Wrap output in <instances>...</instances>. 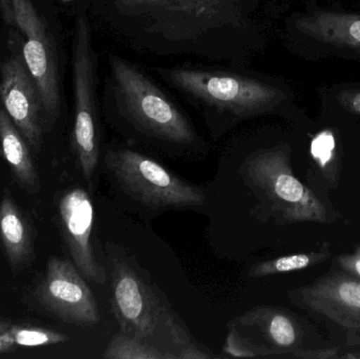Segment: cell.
<instances>
[{
  "label": "cell",
  "mask_w": 360,
  "mask_h": 359,
  "mask_svg": "<svg viewBox=\"0 0 360 359\" xmlns=\"http://www.w3.org/2000/svg\"><path fill=\"white\" fill-rule=\"evenodd\" d=\"M99 25L122 46L151 56H195L248 65L266 40L259 0H91Z\"/></svg>",
  "instance_id": "cell-1"
},
{
  "label": "cell",
  "mask_w": 360,
  "mask_h": 359,
  "mask_svg": "<svg viewBox=\"0 0 360 359\" xmlns=\"http://www.w3.org/2000/svg\"><path fill=\"white\" fill-rule=\"evenodd\" d=\"M152 72L201 114L214 134L254 118L295 111L289 84L248 65L186 63Z\"/></svg>",
  "instance_id": "cell-2"
},
{
  "label": "cell",
  "mask_w": 360,
  "mask_h": 359,
  "mask_svg": "<svg viewBox=\"0 0 360 359\" xmlns=\"http://www.w3.org/2000/svg\"><path fill=\"white\" fill-rule=\"evenodd\" d=\"M101 111L122 134L158 145H198L188 114L143 67L115 53L108 54Z\"/></svg>",
  "instance_id": "cell-3"
},
{
  "label": "cell",
  "mask_w": 360,
  "mask_h": 359,
  "mask_svg": "<svg viewBox=\"0 0 360 359\" xmlns=\"http://www.w3.org/2000/svg\"><path fill=\"white\" fill-rule=\"evenodd\" d=\"M287 143L257 150L248 156L243 176L278 223H332L331 207L292 171Z\"/></svg>",
  "instance_id": "cell-4"
},
{
  "label": "cell",
  "mask_w": 360,
  "mask_h": 359,
  "mask_svg": "<svg viewBox=\"0 0 360 359\" xmlns=\"http://www.w3.org/2000/svg\"><path fill=\"white\" fill-rule=\"evenodd\" d=\"M74 118L72 145L80 169L90 183L101 154V97L98 95V55L93 44L88 11L76 15L72 41Z\"/></svg>",
  "instance_id": "cell-5"
},
{
  "label": "cell",
  "mask_w": 360,
  "mask_h": 359,
  "mask_svg": "<svg viewBox=\"0 0 360 359\" xmlns=\"http://www.w3.org/2000/svg\"><path fill=\"white\" fill-rule=\"evenodd\" d=\"M105 162L122 188L149 208H196L205 204L200 188L182 181L141 152L110 149Z\"/></svg>",
  "instance_id": "cell-6"
},
{
  "label": "cell",
  "mask_w": 360,
  "mask_h": 359,
  "mask_svg": "<svg viewBox=\"0 0 360 359\" xmlns=\"http://www.w3.org/2000/svg\"><path fill=\"white\" fill-rule=\"evenodd\" d=\"M285 34L290 50L304 58L360 59V15L308 8L287 18Z\"/></svg>",
  "instance_id": "cell-7"
},
{
  "label": "cell",
  "mask_w": 360,
  "mask_h": 359,
  "mask_svg": "<svg viewBox=\"0 0 360 359\" xmlns=\"http://www.w3.org/2000/svg\"><path fill=\"white\" fill-rule=\"evenodd\" d=\"M15 25L25 36L23 58L39 93L42 109L56 119L63 107L60 70L54 42L31 0H12Z\"/></svg>",
  "instance_id": "cell-8"
},
{
  "label": "cell",
  "mask_w": 360,
  "mask_h": 359,
  "mask_svg": "<svg viewBox=\"0 0 360 359\" xmlns=\"http://www.w3.org/2000/svg\"><path fill=\"white\" fill-rule=\"evenodd\" d=\"M111 307L124 334L147 341L169 315L153 291L126 261L112 267Z\"/></svg>",
  "instance_id": "cell-9"
},
{
  "label": "cell",
  "mask_w": 360,
  "mask_h": 359,
  "mask_svg": "<svg viewBox=\"0 0 360 359\" xmlns=\"http://www.w3.org/2000/svg\"><path fill=\"white\" fill-rule=\"evenodd\" d=\"M39 303L68 324L93 327L101 320L96 299L78 269L65 259L52 257L37 289Z\"/></svg>",
  "instance_id": "cell-10"
},
{
  "label": "cell",
  "mask_w": 360,
  "mask_h": 359,
  "mask_svg": "<svg viewBox=\"0 0 360 359\" xmlns=\"http://www.w3.org/2000/svg\"><path fill=\"white\" fill-rule=\"evenodd\" d=\"M292 303L338 326L360 330V280L338 271L290 291Z\"/></svg>",
  "instance_id": "cell-11"
},
{
  "label": "cell",
  "mask_w": 360,
  "mask_h": 359,
  "mask_svg": "<svg viewBox=\"0 0 360 359\" xmlns=\"http://www.w3.org/2000/svg\"><path fill=\"white\" fill-rule=\"evenodd\" d=\"M59 215L63 236L75 267L82 275L95 284H105L107 276L93 251L94 206L86 190L74 188L59 200Z\"/></svg>",
  "instance_id": "cell-12"
},
{
  "label": "cell",
  "mask_w": 360,
  "mask_h": 359,
  "mask_svg": "<svg viewBox=\"0 0 360 359\" xmlns=\"http://www.w3.org/2000/svg\"><path fill=\"white\" fill-rule=\"evenodd\" d=\"M0 98L13 124L32 147H40L42 105L33 78L25 61L19 56L8 58L1 65Z\"/></svg>",
  "instance_id": "cell-13"
},
{
  "label": "cell",
  "mask_w": 360,
  "mask_h": 359,
  "mask_svg": "<svg viewBox=\"0 0 360 359\" xmlns=\"http://www.w3.org/2000/svg\"><path fill=\"white\" fill-rule=\"evenodd\" d=\"M235 322L245 328H256L264 337L266 348L278 355L291 354L300 350L302 331L292 314L281 308L260 306L238 316Z\"/></svg>",
  "instance_id": "cell-14"
},
{
  "label": "cell",
  "mask_w": 360,
  "mask_h": 359,
  "mask_svg": "<svg viewBox=\"0 0 360 359\" xmlns=\"http://www.w3.org/2000/svg\"><path fill=\"white\" fill-rule=\"evenodd\" d=\"M0 240L14 271L29 263L33 253L31 232L8 192L4 194L0 202Z\"/></svg>",
  "instance_id": "cell-15"
},
{
  "label": "cell",
  "mask_w": 360,
  "mask_h": 359,
  "mask_svg": "<svg viewBox=\"0 0 360 359\" xmlns=\"http://www.w3.org/2000/svg\"><path fill=\"white\" fill-rule=\"evenodd\" d=\"M25 141V137L8 117L6 110L0 109V145L2 155L19 185L30 193L35 194L40 190L39 178Z\"/></svg>",
  "instance_id": "cell-16"
},
{
  "label": "cell",
  "mask_w": 360,
  "mask_h": 359,
  "mask_svg": "<svg viewBox=\"0 0 360 359\" xmlns=\"http://www.w3.org/2000/svg\"><path fill=\"white\" fill-rule=\"evenodd\" d=\"M330 257H331V251H330L329 244L325 242L319 251L277 257V259L254 265L249 271V276L250 278H266V276L276 275V274L300 271V270L309 269L323 263Z\"/></svg>",
  "instance_id": "cell-17"
},
{
  "label": "cell",
  "mask_w": 360,
  "mask_h": 359,
  "mask_svg": "<svg viewBox=\"0 0 360 359\" xmlns=\"http://www.w3.org/2000/svg\"><path fill=\"white\" fill-rule=\"evenodd\" d=\"M338 136L331 128L319 131L311 139L310 153L330 185L338 181Z\"/></svg>",
  "instance_id": "cell-18"
},
{
  "label": "cell",
  "mask_w": 360,
  "mask_h": 359,
  "mask_svg": "<svg viewBox=\"0 0 360 359\" xmlns=\"http://www.w3.org/2000/svg\"><path fill=\"white\" fill-rule=\"evenodd\" d=\"M107 359H176L175 354L164 353L146 341L120 333L110 341L103 353Z\"/></svg>",
  "instance_id": "cell-19"
},
{
  "label": "cell",
  "mask_w": 360,
  "mask_h": 359,
  "mask_svg": "<svg viewBox=\"0 0 360 359\" xmlns=\"http://www.w3.org/2000/svg\"><path fill=\"white\" fill-rule=\"evenodd\" d=\"M4 332L16 348L44 347L69 341L63 333L36 327L6 326Z\"/></svg>",
  "instance_id": "cell-20"
},
{
  "label": "cell",
  "mask_w": 360,
  "mask_h": 359,
  "mask_svg": "<svg viewBox=\"0 0 360 359\" xmlns=\"http://www.w3.org/2000/svg\"><path fill=\"white\" fill-rule=\"evenodd\" d=\"M222 353L236 358H264L276 356L278 354L269 348L256 345L245 337H241L234 327H230V332L226 337Z\"/></svg>",
  "instance_id": "cell-21"
},
{
  "label": "cell",
  "mask_w": 360,
  "mask_h": 359,
  "mask_svg": "<svg viewBox=\"0 0 360 359\" xmlns=\"http://www.w3.org/2000/svg\"><path fill=\"white\" fill-rule=\"evenodd\" d=\"M166 324L168 325L169 328H170L173 343H174V345L177 346L180 350V353L177 355V358L205 359L213 358V356L199 349V348L193 343L186 329L180 326L179 322H175L172 314H169L166 320Z\"/></svg>",
  "instance_id": "cell-22"
},
{
  "label": "cell",
  "mask_w": 360,
  "mask_h": 359,
  "mask_svg": "<svg viewBox=\"0 0 360 359\" xmlns=\"http://www.w3.org/2000/svg\"><path fill=\"white\" fill-rule=\"evenodd\" d=\"M327 97L333 99L347 113L360 116V86H338L329 91Z\"/></svg>",
  "instance_id": "cell-23"
},
{
  "label": "cell",
  "mask_w": 360,
  "mask_h": 359,
  "mask_svg": "<svg viewBox=\"0 0 360 359\" xmlns=\"http://www.w3.org/2000/svg\"><path fill=\"white\" fill-rule=\"evenodd\" d=\"M336 265L342 271L360 280V244L353 253H344L335 257Z\"/></svg>",
  "instance_id": "cell-24"
},
{
  "label": "cell",
  "mask_w": 360,
  "mask_h": 359,
  "mask_svg": "<svg viewBox=\"0 0 360 359\" xmlns=\"http://www.w3.org/2000/svg\"><path fill=\"white\" fill-rule=\"evenodd\" d=\"M340 349L338 348H329V349L321 350H298L293 356L298 358L306 359H328V358H340L342 356L338 354Z\"/></svg>",
  "instance_id": "cell-25"
},
{
  "label": "cell",
  "mask_w": 360,
  "mask_h": 359,
  "mask_svg": "<svg viewBox=\"0 0 360 359\" xmlns=\"http://www.w3.org/2000/svg\"><path fill=\"white\" fill-rule=\"evenodd\" d=\"M6 328V327H4ZM16 349L13 341H11L10 337L6 335V333L4 330L0 332V354L8 353V352H13Z\"/></svg>",
  "instance_id": "cell-26"
},
{
  "label": "cell",
  "mask_w": 360,
  "mask_h": 359,
  "mask_svg": "<svg viewBox=\"0 0 360 359\" xmlns=\"http://www.w3.org/2000/svg\"><path fill=\"white\" fill-rule=\"evenodd\" d=\"M0 6L4 16L8 19V22H14V14H13L12 0H0Z\"/></svg>",
  "instance_id": "cell-27"
},
{
  "label": "cell",
  "mask_w": 360,
  "mask_h": 359,
  "mask_svg": "<svg viewBox=\"0 0 360 359\" xmlns=\"http://www.w3.org/2000/svg\"><path fill=\"white\" fill-rule=\"evenodd\" d=\"M60 1L65 4H76L79 13L80 11H88L89 2H91V0H60Z\"/></svg>",
  "instance_id": "cell-28"
},
{
  "label": "cell",
  "mask_w": 360,
  "mask_h": 359,
  "mask_svg": "<svg viewBox=\"0 0 360 359\" xmlns=\"http://www.w3.org/2000/svg\"><path fill=\"white\" fill-rule=\"evenodd\" d=\"M4 327L6 326H0V332H1L2 330H4Z\"/></svg>",
  "instance_id": "cell-29"
}]
</instances>
